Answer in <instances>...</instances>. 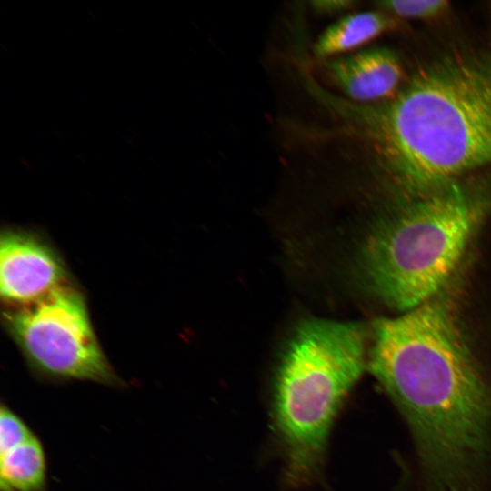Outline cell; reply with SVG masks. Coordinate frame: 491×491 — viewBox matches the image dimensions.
<instances>
[{
  "label": "cell",
  "mask_w": 491,
  "mask_h": 491,
  "mask_svg": "<svg viewBox=\"0 0 491 491\" xmlns=\"http://www.w3.org/2000/svg\"><path fill=\"white\" fill-rule=\"evenodd\" d=\"M392 27L383 12L366 11L346 15L329 25L314 45L316 56L326 58L354 50Z\"/></svg>",
  "instance_id": "obj_9"
},
{
  "label": "cell",
  "mask_w": 491,
  "mask_h": 491,
  "mask_svg": "<svg viewBox=\"0 0 491 491\" xmlns=\"http://www.w3.org/2000/svg\"><path fill=\"white\" fill-rule=\"evenodd\" d=\"M353 109L405 195L461 179L491 164V46L445 55L390 98Z\"/></svg>",
  "instance_id": "obj_2"
},
{
  "label": "cell",
  "mask_w": 491,
  "mask_h": 491,
  "mask_svg": "<svg viewBox=\"0 0 491 491\" xmlns=\"http://www.w3.org/2000/svg\"><path fill=\"white\" fill-rule=\"evenodd\" d=\"M34 434L27 423L9 406H0V450L5 449Z\"/></svg>",
  "instance_id": "obj_11"
},
{
  "label": "cell",
  "mask_w": 491,
  "mask_h": 491,
  "mask_svg": "<svg viewBox=\"0 0 491 491\" xmlns=\"http://www.w3.org/2000/svg\"><path fill=\"white\" fill-rule=\"evenodd\" d=\"M366 337L360 323L312 319L288 343L276 377L274 412L291 483L319 473L335 417L365 368Z\"/></svg>",
  "instance_id": "obj_4"
},
{
  "label": "cell",
  "mask_w": 491,
  "mask_h": 491,
  "mask_svg": "<svg viewBox=\"0 0 491 491\" xmlns=\"http://www.w3.org/2000/svg\"><path fill=\"white\" fill-rule=\"evenodd\" d=\"M489 211L491 189L463 178L406 195L364 243L366 286L400 314L435 297L447 287Z\"/></svg>",
  "instance_id": "obj_3"
},
{
  "label": "cell",
  "mask_w": 491,
  "mask_h": 491,
  "mask_svg": "<svg viewBox=\"0 0 491 491\" xmlns=\"http://www.w3.org/2000/svg\"><path fill=\"white\" fill-rule=\"evenodd\" d=\"M378 4L389 13L413 19L433 18L448 7V2L443 0H389Z\"/></svg>",
  "instance_id": "obj_10"
},
{
  "label": "cell",
  "mask_w": 491,
  "mask_h": 491,
  "mask_svg": "<svg viewBox=\"0 0 491 491\" xmlns=\"http://www.w3.org/2000/svg\"><path fill=\"white\" fill-rule=\"evenodd\" d=\"M367 366L408 426L425 491H491V393L456 310L430 302L381 320Z\"/></svg>",
  "instance_id": "obj_1"
},
{
  "label": "cell",
  "mask_w": 491,
  "mask_h": 491,
  "mask_svg": "<svg viewBox=\"0 0 491 491\" xmlns=\"http://www.w3.org/2000/svg\"><path fill=\"white\" fill-rule=\"evenodd\" d=\"M3 316L38 378L124 386L96 338L83 295L71 284L35 303L7 306Z\"/></svg>",
  "instance_id": "obj_5"
},
{
  "label": "cell",
  "mask_w": 491,
  "mask_h": 491,
  "mask_svg": "<svg viewBox=\"0 0 491 491\" xmlns=\"http://www.w3.org/2000/svg\"><path fill=\"white\" fill-rule=\"evenodd\" d=\"M69 284L64 262L44 239L7 228L0 238V289L7 306H26Z\"/></svg>",
  "instance_id": "obj_6"
},
{
  "label": "cell",
  "mask_w": 491,
  "mask_h": 491,
  "mask_svg": "<svg viewBox=\"0 0 491 491\" xmlns=\"http://www.w3.org/2000/svg\"><path fill=\"white\" fill-rule=\"evenodd\" d=\"M353 4L352 1H316L312 3V6L317 12L329 14L346 10Z\"/></svg>",
  "instance_id": "obj_12"
},
{
  "label": "cell",
  "mask_w": 491,
  "mask_h": 491,
  "mask_svg": "<svg viewBox=\"0 0 491 491\" xmlns=\"http://www.w3.org/2000/svg\"><path fill=\"white\" fill-rule=\"evenodd\" d=\"M0 490H47L46 453L35 433L0 450Z\"/></svg>",
  "instance_id": "obj_8"
},
{
  "label": "cell",
  "mask_w": 491,
  "mask_h": 491,
  "mask_svg": "<svg viewBox=\"0 0 491 491\" xmlns=\"http://www.w3.org/2000/svg\"><path fill=\"white\" fill-rule=\"evenodd\" d=\"M325 68L335 85L357 105L390 98L400 88L403 75L397 55L386 47L330 59L325 63Z\"/></svg>",
  "instance_id": "obj_7"
}]
</instances>
